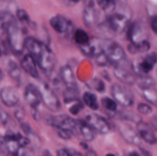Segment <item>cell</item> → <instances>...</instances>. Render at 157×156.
<instances>
[{"label":"cell","instance_id":"cell-1","mask_svg":"<svg viewBox=\"0 0 157 156\" xmlns=\"http://www.w3.org/2000/svg\"><path fill=\"white\" fill-rule=\"evenodd\" d=\"M0 143L6 156H29L31 154L30 138L19 132L6 131L0 137Z\"/></svg>","mask_w":157,"mask_h":156},{"label":"cell","instance_id":"cell-2","mask_svg":"<svg viewBox=\"0 0 157 156\" xmlns=\"http://www.w3.org/2000/svg\"><path fill=\"white\" fill-rule=\"evenodd\" d=\"M17 18L11 21L6 27V41L9 48L15 54H20L25 49V31L20 25Z\"/></svg>","mask_w":157,"mask_h":156},{"label":"cell","instance_id":"cell-3","mask_svg":"<svg viewBox=\"0 0 157 156\" xmlns=\"http://www.w3.org/2000/svg\"><path fill=\"white\" fill-rule=\"evenodd\" d=\"M36 61L38 67L44 72L46 76H49L53 73L57 64V58L52 49L44 44L41 50L33 57Z\"/></svg>","mask_w":157,"mask_h":156},{"label":"cell","instance_id":"cell-4","mask_svg":"<svg viewBox=\"0 0 157 156\" xmlns=\"http://www.w3.org/2000/svg\"><path fill=\"white\" fill-rule=\"evenodd\" d=\"M130 15L125 11H114L107 17L105 21L113 35L125 32L130 25Z\"/></svg>","mask_w":157,"mask_h":156},{"label":"cell","instance_id":"cell-5","mask_svg":"<svg viewBox=\"0 0 157 156\" xmlns=\"http://www.w3.org/2000/svg\"><path fill=\"white\" fill-rule=\"evenodd\" d=\"M41 96L42 103L50 111L57 113L61 110V102L55 92L48 84L41 82L37 85Z\"/></svg>","mask_w":157,"mask_h":156},{"label":"cell","instance_id":"cell-6","mask_svg":"<svg viewBox=\"0 0 157 156\" xmlns=\"http://www.w3.org/2000/svg\"><path fill=\"white\" fill-rule=\"evenodd\" d=\"M105 53L110 65L113 67H127V54L119 44L109 41L105 49Z\"/></svg>","mask_w":157,"mask_h":156},{"label":"cell","instance_id":"cell-7","mask_svg":"<svg viewBox=\"0 0 157 156\" xmlns=\"http://www.w3.org/2000/svg\"><path fill=\"white\" fill-rule=\"evenodd\" d=\"M157 63V53L147 54L144 57L140 60H135L133 61L131 68L133 72L136 76H144L148 75V73L153 69Z\"/></svg>","mask_w":157,"mask_h":156},{"label":"cell","instance_id":"cell-8","mask_svg":"<svg viewBox=\"0 0 157 156\" xmlns=\"http://www.w3.org/2000/svg\"><path fill=\"white\" fill-rule=\"evenodd\" d=\"M113 99L121 106L128 108L134 104L135 98L133 92L124 86L114 84L110 89Z\"/></svg>","mask_w":157,"mask_h":156},{"label":"cell","instance_id":"cell-9","mask_svg":"<svg viewBox=\"0 0 157 156\" xmlns=\"http://www.w3.org/2000/svg\"><path fill=\"white\" fill-rule=\"evenodd\" d=\"M127 38L130 44L133 45H140L148 41V29L147 27L140 21H134L130 24L127 28Z\"/></svg>","mask_w":157,"mask_h":156},{"label":"cell","instance_id":"cell-10","mask_svg":"<svg viewBox=\"0 0 157 156\" xmlns=\"http://www.w3.org/2000/svg\"><path fill=\"white\" fill-rule=\"evenodd\" d=\"M48 123L55 129H62L69 132L72 135H77L78 130V121L71 116L65 114L53 116L48 119Z\"/></svg>","mask_w":157,"mask_h":156},{"label":"cell","instance_id":"cell-11","mask_svg":"<svg viewBox=\"0 0 157 156\" xmlns=\"http://www.w3.org/2000/svg\"><path fill=\"white\" fill-rule=\"evenodd\" d=\"M85 121L94 128L95 132L101 134H108L113 128L112 125L107 119L95 113L87 115L85 118Z\"/></svg>","mask_w":157,"mask_h":156},{"label":"cell","instance_id":"cell-12","mask_svg":"<svg viewBox=\"0 0 157 156\" xmlns=\"http://www.w3.org/2000/svg\"><path fill=\"white\" fill-rule=\"evenodd\" d=\"M24 99L32 110H37L42 102L41 96L37 86L29 84L25 88Z\"/></svg>","mask_w":157,"mask_h":156},{"label":"cell","instance_id":"cell-13","mask_svg":"<svg viewBox=\"0 0 157 156\" xmlns=\"http://www.w3.org/2000/svg\"><path fill=\"white\" fill-rule=\"evenodd\" d=\"M82 18L84 25L88 28H92L98 24L99 14L95 8L93 0L86 2L84 10H83Z\"/></svg>","mask_w":157,"mask_h":156},{"label":"cell","instance_id":"cell-14","mask_svg":"<svg viewBox=\"0 0 157 156\" xmlns=\"http://www.w3.org/2000/svg\"><path fill=\"white\" fill-rule=\"evenodd\" d=\"M49 24L55 32L58 34H68L73 29V23L66 17L56 15L51 18Z\"/></svg>","mask_w":157,"mask_h":156},{"label":"cell","instance_id":"cell-15","mask_svg":"<svg viewBox=\"0 0 157 156\" xmlns=\"http://www.w3.org/2000/svg\"><path fill=\"white\" fill-rule=\"evenodd\" d=\"M118 131L127 143L135 145H140L141 144L142 139L140 136L139 133L137 131L133 129L130 125L126 123H120L118 125Z\"/></svg>","mask_w":157,"mask_h":156},{"label":"cell","instance_id":"cell-16","mask_svg":"<svg viewBox=\"0 0 157 156\" xmlns=\"http://www.w3.org/2000/svg\"><path fill=\"white\" fill-rule=\"evenodd\" d=\"M0 99L7 107H15L19 102V95L14 87H5L0 90Z\"/></svg>","mask_w":157,"mask_h":156},{"label":"cell","instance_id":"cell-17","mask_svg":"<svg viewBox=\"0 0 157 156\" xmlns=\"http://www.w3.org/2000/svg\"><path fill=\"white\" fill-rule=\"evenodd\" d=\"M20 67L27 74L35 79L39 78V72L38 70V64L35 58L30 54H28L23 56L20 61Z\"/></svg>","mask_w":157,"mask_h":156},{"label":"cell","instance_id":"cell-18","mask_svg":"<svg viewBox=\"0 0 157 156\" xmlns=\"http://www.w3.org/2000/svg\"><path fill=\"white\" fill-rule=\"evenodd\" d=\"M136 131L141 139L150 145H155L157 142V138L152 127L143 120L136 123Z\"/></svg>","mask_w":157,"mask_h":156},{"label":"cell","instance_id":"cell-19","mask_svg":"<svg viewBox=\"0 0 157 156\" xmlns=\"http://www.w3.org/2000/svg\"><path fill=\"white\" fill-rule=\"evenodd\" d=\"M113 74L118 80L127 85H134L137 82V76L133 72L130 71L127 67H114Z\"/></svg>","mask_w":157,"mask_h":156},{"label":"cell","instance_id":"cell-20","mask_svg":"<svg viewBox=\"0 0 157 156\" xmlns=\"http://www.w3.org/2000/svg\"><path fill=\"white\" fill-rule=\"evenodd\" d=\"M60 79L61 82L65 85L66 88L73 89L78 88L76 77L72 67L69 65H64L60 68Z\"/></svg>","mask_w":157,"mask_h":156},{"label":"cell","instance_id":"cell-21","mask_svg":"<svg viewBox=\"0 0 157 156\" xmlns=\"http://www.w3.org/2000/svg\"><path fill=\"white\" fill-rule=\"evenodd\" d=\"M78 121V130L76 136H81L85 142H91L95 139L96 132L94 128L82 119H77Z\"/></svg>","mask_w":157,"mask_h":156},{"label":"cell","instance_id":"cell-22","mask_svg":"<svg viewBox=\"0 0 157 156\" xmlns=\"http://www.w3.org/2000/svg\"><path fill=\"white\" fill-rule=\"evenodd\" d=\"M138 92L147 102L157 106V90L154 87H138Z\"/></svg>","mask_w":157,"mask_h":156},{"label":"cell","instance_id":"cell-23","mask_svg":"<svg viewBox=\"0 0 157 156\" xmlns=\"http://www.w3.org/2000/svg\"><path fill=\"white\" fill-rule=\"evenodd\" d=\"M21 69L19 66H18V64L13 61H9L6 67V70L9 76L18 84H19L21 81Z\"/></svg>","mask_w":157,"mask_h":156},{"label":"cell","instance_id":"cell-24","mask_svg":"<svg viewBox=\"0 0 157 156\" xmlns=\"http://www.w3.org/2000/svg\"><path fill=\"white\" fill-rule=\"evenodd\" d=\"M82 101L84 105L87 106L92 110H98L99 109L98 97L94 93L90 91H86L83 93Z\"/></svg>","mask_w":157,"mask_h":156},{"label":"cell","instance_id":"cell-25","mask_svg":"<svg viewBox=\"0 0 157 156\" xmlns=\"http://www.w3.org/2000/svg\"><path fill=\"white\" fill-rule=\"evenodd\" d=\"M73 38L75 42L78 45V47L88 44L90 41V40H91L88 34L81 28L76 29L74 32Z\"/></svg>","mask_w":157,"mask_h":156},{"label":"cell","instance_id":"cell-26","mask_svg":"<svg viewBox=\"0 0 157 156\" xmlns=\"http://www.w3.org/2000/svg\"><path fill=\"white\" fill-rule=\"evenodd\" d=\"M98 5L104 12L111 14L117 9V0H96Z\"/></svg>","mask_w":157,"mask_h":156},{"label":"cell","instance_id":"cell-27","mask_svg":"<svg viewBox=\"0 0 157 156\" xmlns=\"http://www.w3.org/2000/svg\"><path fill=\"white\" fill-rule=\"evenodd\" d=\"M127 49L131 54L147 53L150 49V43L147 41V42L140 44V45H133V44H130Z\"/></svg>","mask_w":157,"mask_h":156},{"label":"cell","instance_id":"cell-28","mask_svg":"<svg viewBox=\"0 0 157 156\" xmlns=\"http://www.w3.org/2000/svg\"><path fill=\"white\" fill-rule=\"evenodd\" d=\"M101 104L104 108L108 112V114L117 111V103L113 99L104 96V97L101 98Z\"/></svg>","mask_w":157,"mask_h":156},{"label":"cell","instance_id":"cell-29","mask_svg":"<svg viewBox=\"0 0 157 156\" xmlns=\"http://www.w3.org/2000/svg\"><path fill=\"white\" fill-rule=\"evenodd\" d=\"M66 106H68L69 112L71 113L72 115H78L81 110L84 109V102L81 101V99H77V100L71 101L65 104Z\"/></svg>","mask_w":157,"mask_h":156},{"label":"cell","instance_id":"cell-30","mask_svg":"<svg viewBox=\"0 0 157 156\" xmlns=\"http://www.w3.org/2000/svg\"><path fill=\"white\" fill-rule=\"evenodd\" d=\"M90 89H93L95 90L96 91H98V93H104L105 91V84H104V81L98 77H94V79H92L91 80L89 83H87V84Z\"/></svg>","mask_w":157,"mask_h":156},{"label":"cell","instance_id":"cell-31","mask_svg":"<svg viewBox=\"0 0 157 156\" xmlns=\"http://www.w3.org/2000/svg\"><path fill=\"white\" fill-rule=\"evenodd\" d=\"M15 15H16V18L19 22L22 23V24H26L29 26L32 24L30 16H29L28 12L25 9H18L16 10V14Z\"/></svg>","mask_w":157,"mask_h":156},{"label":"cell","instance_id":"cell-32","mask_svg":"<svg viewBox=\"0 0 157 156\" xmlns=\"http://www.w3.org/2000/svg\"><path fill=\"white\" fill-rule=\"evenodd\" d=\"M95 61H96V64L98 66H100V67H107V66L110 65L105 51L100 54L99 55H98L95 58Z\"/></svg>","mask_w":157,"mask_h":156},{"label":"cell","instance_id":"cell-33","mask_svg":"<svg viewBox=\"0 0 157 156\" xmlns=\"http://www.w3.org/2000/svg\"><path fill=\"white\" fill-rule=\"evenodd\" d=\"M137 110L140 114L143 115H150L153 113V108L150 104L140 102L137 105Z\"/></svg>","mask_w":157,"mask_h":156},{"label":"cell","instance_id":"cell-34","mask_svg":"<svg viewBox=\"0 0 157 156\" xmlns=\"http://www.w3.org/2000/svg\"><path fill=\"white\" fill-rule=\"evenodd\" d=\"M9 122H10V117L9 114L6 111L0 109V125H6Z\"/></svg>","mask_w":157,"mask_h":156},{"label":"cell","instance_id":"cell-35","mask_svg":"<svg viewBox=\"0 0 157 156\" xmlns=\"http://www.w3.org/2000/svg\"><path fill=\"white\" fill-rule=\"evenodd\" d=\"M55 130H56L58 136H59L61 139H64V140H67V139H70L71 138L72 134L71 132H69L62 129H57V128Z\"/></svg>","mask_w":157,"mask_h":156},{"label":"cell","instance_id":"cell-36","mask_svg":"<svg viewBox=\"0 0 157 156\" xmlns=\"http://www.w3.org/2000/svg\"><path fill=\"white\" fill-rule=\"evenodd\" d=\"M15 116L20 122H24L23 119H24L25 117V113L22 110H17L15 113Z\"/></svg>","mask_w":157,"mask_h":156},{"label":"cell","instance_id":"cell-37","mask_svg":"<svg viewBox=\"0 0 157 156\" xmlns=\"http://www.w3.org/2000/svg\"><path fill=\"white\" fill-rule=\"evenodd\" d=\"M150 26H151L152 30L157 34V15H154L152 18L151 21H150Z\"/></svg>","mask_w":157,"mask_h":156},{"label":"cell","instance_id":"cell-38","mask_svg":"<svg viewBox=\"0 0 157 156\" xmlns=\"http://www.w3.org/2000/svg\"><path fill=\"white\" fill-rule=\"evenodd\" d=\"M57 156H71V154L68 152V151L67 149L61 148L57 152Z\"/></svg>","mask_w":157,"mask_h":156},{"label":"cell","instance_id":"cell-39","mask_svg":"<svg viewBox=\"0 0 157 156\" xmlns=\"http://www.w3.org/2000/svg\"><path fill=\"white\" fill-rule=\"evenodd\" d=\"M63 1H64L66 4L68 5V6H75V5H77L78 3H79L81 0H63Z\"/></svg>","mask_w":157,"mask_h":156},{"label":"cell","instance_id":"cell-40","mask_svg":"<svg viewBox=\"0 0 157 156\" xmlns=\"http://www.w3.org/2000/svg\"><path fill=\"white\" fill-rule=\"evenodd\" d=\"M151 125L157 131V115L153 116L151 119Z\"/></svg>","mask_w":157,"mask_h":156},{"label":"cell","instance_id":"cell-41","mask_svg":"<svg viewBox=\"0 0 157 156\" xmlns=\"http://www.w3.org/2000/svg\"><path fill=\"white\" fill-rule=\"evenodd\" d=\"M85 156H98V154H97V153L95 152L94 150L89 149L87 150V152H86Z\"/></svg>","mask_w":157,"mask_h":156},{"label":"cell","instance_id":"cell-42","mask_svg":"<svg viewBox=\"0 0 157 156\" xmlns=\"http://www.w3.org/2000/svg\"><path fill=\"white\" fill-rule=\"evenodd\" d=\"M128 156H140V154L138 152H136V151H133L130 153H129Z\"/></svg>","mask_w":157,"mask_h":156},{"label":"cell","instance_id":"cell-43","mask_svg":"<svg viewBox=\"0 0 157 156\" xmlns=\"http://www.w3.org/2000/svg\"><path fill=\"white\" fill-rule=\"evenodd\" d=\"M140 150H141V151H142L143 154H144V155H145V156H151V155H150V153H149L148 151H146V150H144V148H140Z\"/></svg>","mask_w":157,"mask_h":156},{"label":"cell","instance_id":"cell-44","mask_svg":"<svg viewBox=\"0 0 157 156\" xmlns=\"http://www.w3.org/2000/svg\"><path fill=\"white\" fill-rule=\"evenodd\" d=\"M71 156H84V155H83L82 154H81V153L79 152H75L71 154Z\"/></svg>","mask_w":157,"mask_h":156},{"label":"cell","instance_id":"cell-45","mask_svg":"<svg viewBox=\"0 0 157 156\" xmlns=\"http://www.w3.org/2000/svg\"><path fill=\"white\" fill-rule=\"evenodd\" d=\"M2 79H3V73H2V70L0 69V83L2 82Z\"/></svg>","mask_w":157,"mask_h":156},{"label":"cell","instance_id":"cell-46","mask_svg":"<svg viewBox=\"0 0 157 156\" xmlns=\"http://www.w3.org/2000/svg\"><path fill=\"white\" fill-rule=\"evenodd\" d=\"M0 156H6V154L3 152V151L2 149H0Z\"/></svg>","mask_w":157,"mask_h":156},{"label":"cell","instance_id":"cell-47","mask_svg":"<svg viewBox=\"0 0 157 156\" xmlns=\"http://www.w3.org/2000/svg\"><path fill=\"white\" fill-rule=\"evenodd\" d=\"M106 156H116V155H115L114 154H112V153H109V154H107Z\"/></svg>","mask_w":157,"mask_h":156},{"label":"cell","instance_id":"cell-48","mask_svg":"<svg viewBox=\"0 0 157 156\" xmlns=\"http://www.w3.org/2000/svg\"><path fill=\"white\" fill-rule=\"evenodd\" d=\"M117 1H118V2H126V0H117Z\"/></svg>","mask_w":157,"mask_h":156},{"label":"cell","instance_id":"cell-49","mask_svg":"<svg viewBox=\"0 0 157 156\" xmlns=\"http://www.w3.org/2000/svg\"><path fill=\"white\" fill-rule=\"evenodd\" d=\"M2 54V48H1V46H0V56Z\"/></svg>","mask_w":157,"mask_h":156},{"label":"cell","instance_id":"cell-50","mask_svg":"<svg viewBox=\"0 0 157 156\" xmlns=\"http://www.w3.org/2000/svg\"><path fill=\"white\" fill-rule=\"evenodd\" d=\"M41 156H50L49 154H44V155H41Z\"/></svg>","mask_w":157,"mask_h":156},{"label":"cell","instance_id":"cell-51","mask_svg":"<svg viewBox=\"0 0 157 156\" xmlns=\"http://www.w3.org/2000/svg\"><path fill=\"white\" fill-rule=\"evenodd\" d=\"M86 1V2H89V1H90V0H85Z\"/></svg>","mask_w":157,"mask_h":156}]
</instances>
